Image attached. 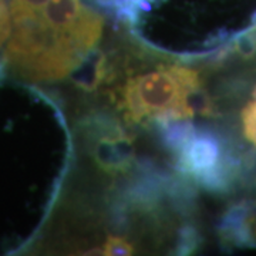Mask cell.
<instances>
[{"label": "cell", "mask_w": 256, "mask_h": 256, "mask_svg": "<svg viewBox=\"0 0 256 256\" xmlns=\"http://www.w3.org/2000/svg\"><path fill=\"white\" fill-rule=\"evenodd\" d=\"M12 32L6 48V63L33 82L60 80L90 54L74 37L48 24L40 10L10 3Z\"/></svg>", "instance_id": "obj_1"}, {"label": "cell", "mask_w": 256, "mask_h": 256, "mask_svg": "<svg viewBox=\"0 0 256 256\" xmlns=\"http://www.w3.org/2000/svg\"><path fill=\"white\" fill-rule=\"evenodd\" d=\"M200 78L185 67H165L141 74L122 92V108L130 121L158 122L186 120L195 114L194 101Z\"/></svg>", "instance_id": "obj_2"}, {"label": "cell", "mask_w": 256, "mask_h": 256, "mask_svg": "<svg viewBox=\"0 0 256 256\" xmlns=\"http://www.w3.org/2000/svg\"><path fill=\"white\" fill-rule=\"evenodd\" d=\"M94 156L102 171L121 172L127 170L134 158V146L121 131L101 136L94 148Z\"/></svg>", "instance_id": "obj_3"}, {"label": "cell", "mask_w": 256, "mask_h": 256, "mask_svg": "<svg viewBox=\"0 0 256 256\" xmlns=\"http://www.w3.org/2000/svg\"><path fill=\"white\" fill-rule=\"evenodd\" d=\"M242 131L246 140L256 148V104L249 102L242 111Z\"/></svg>", "instance_id": "obj_4"}, {"label": "cell", "mask_w": 256, "mask_h": 256, "mask_svg": "<svg viewBox=\"0 0 256 256\" xmlns=\"http://www.w3.org/2000/svg\"><path fill=\"white\" fill-rule=\"evenodd\" d=\"M134 246L122 238H110L102 246V255H131Z\"/></svg>", "instance_id": "obj_5"}, {"label": "cell", "mask_w": 256, "mask_h": 256, "mask_svg": "<svg viewBox=\"0 0 256 256\" xmlns=\"http://www.w3.org/2000/svg\"><path fill=\"white\" fill-rule=\"evenodd\" d=\"M250 102L256 104V86L254 87V90H252V101H250Z\"/></svg>", "instance_id": "obj_6"}]
</instances>
